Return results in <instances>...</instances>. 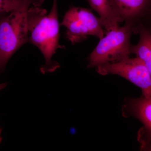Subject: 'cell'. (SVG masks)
I'll use <instances>...</instances> for the list:
<instances>
[{"label":"cell","mask_w":151,"mask_h":151,"mask_svg":"<svg viewBox=\"0 0 151 151\" xmlns=\"http://www.w3.org/2000/svg\"><path fill=\"white\" fill-rule=\"evenodd\" d=\"M29 42L36 46L43 54L45 63L40 68L43 73L52 72L60 67L52 60L59 46V24L58 14L57 0L53 1L50 12L32 6L28 16Z\"/></svg>","instance_id":"1"},{"label":"cell","mask_w":151,"mask_h":151,"mask_svg":"<svg viewBox=\"0 0 151 151\" xmlns=\"http://www.w3.org/2000/svg\"><path fill=\"white\" fill-rule=\"evenodd\" d=\"M44 0H21L18 5L0 19V72L13 55L29 42L28 16L31 7L40 6Z\"/></svg>","instance_id":"2"},{"label":"cell","mask_w":151,"mask_h":151,"mask_svg":"<svg viewBox=\"0 0 151 151\" xmlns=\"http://www.w3.org/2000/svg\"><path fill=\"white\" fill-rule=\"evenodd\" d=\"M135 26L133 24L125 23L123 26L106 32L89 55L87 68L119 62L129 57L130 40L132 34L134 33Z\"/></svg>","instance_id":"3"},{"label":"cell","mask_w":151,"mask_h":151,"mask_svg":"<svg viewBox=\"0 0 151 151\" xmlns=\"http://www.w3.org/2000/svg\"><path fill=\"white\" fill-rule=\"evenodd\" d=\"M61 25L66 28L65 36L73 45L84 41L90 36L100 40L105 34L100 18L84 8H70L65 13Z\"/></svg>","instance_id":"4"},{"label":"cell","mask_w":151,"mask_h":151,"mask_svg":"<svg viewBox=\"0 0 151 151\" xmlns=\"http://www.w3.org/2000/svg\"><path fill=\"white\" fill-rule=\"evenodd\" d=\"M100 75H117L139 87L142 96L151 99V76L145 63L139 58L130 57L119 62L108 63L96 67Z\"/></svg>","instance_id":"5"},{"label":"cell","mask_w":151,"mask_h":151,"mask_svg":"<svg viewBox=\"0 0 151 151\" xmlns=\"http://www.w3.org/2000/svg\"><path fill=\"white\" fill-rule=\"evenodd\" d=\"M122 115L125 118L133 117L142 123L143 127L137 134L141 150L151 145V99L142 96L139 98L127 97L122 108Z\"/></svg>","instance_id":"6"},{"label":"cell","mask_w":151,"mask_h":151,"mask_svg":"<svg viewBox=\"0 0 151 151\" xmlns=\"http://www.w3.org/2000/svg\"><path fill=\"white\" fill-rule=\"evenodd\" d=\"M116 12L125 23L136 24L151 11V0H111Z\"/></svg>","instance_id":"7"},{"label":"cell","mask_w":151,"mask_h":151,"mask_svg":"<svg viewBox=\"0 0 151 151\" xmlns=\"http://www.w3.org/2000/svg\"><path fill=\"white\" fill-rule=\"evenodd\" d=\"M134 33L139 35V40L137 44L131 46V54L136 55L143 61L151 76V28L138 22L135 25Z\"/></svg>","instance_id":"8"},{"label":"cell","mask_w":151,"mask_h":151,"mask_svg":"<svg viewBox=\"0 0 151 151\" xmlns=\"http://www.w3.org/2000/svg\"><path fill=\"white\" fill-rule=\"evenodd\" d=\"M89 5L100 16L105 33L118 27L124 22L112 6L111 0H88Z\"/></svg>","instance_id":"9"},{"label":"cell","mask_w":151,"mask_h":151,"mask_svg":"<svg viewBox=\"0 0 151 151\" xmlns=\"http://www.w3.org/2000/svg\"><path fill=\"white\" fill-rule=\"evenodd\" d=\"M7 85L6 83H0V91L5 88Z\"/></svg>","instance_id":"10"},{"label":"cell","mask_w":151,"mask_h":151,"mask_svg":"<svg viewBox=\"0 0 151 151\" xmlns=\"http://www.w3.org/2000/svg\"><path fill=\"white\" fill-rule=\"evenodd\" d=\"M143 151H151V145L146 147L144 149Z\"/></svg>","instance_id":"11"},{"label":"cell","mask_w":151,"mask_h":151,"mask_svg":"<svg viewBox=\"0 0 151 151\" xmlns=\"http://www.w3.org/2000/svg\"><path fill=\"white\" fill-rule=\"evenodd\" d=\"M2 131V129L1 127H0V143L1 142L3 139L2 137L1 136Z\"/></svg>","instance_id":"12"},{"label":"cell","mask_w":151,"mask_h":151,"mask_svg":"<svg viewBox=\"0 0 151 151\" xmlns=\"http://www.w3.org/2000/svg\"><path fill=\"white\" fill-rule=\"evenodd\" d=\"M149 14H151V11H150V13H149Z\"/></svg>","instance_id":"13"}]
</instances>
